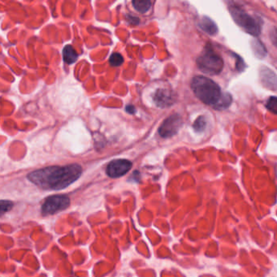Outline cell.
Here are the masks:
<instances>
[{
    "instance_id": "6da1fadb",
    "label": "cell",
    "mask_w": 277,
    "mask_h": 277,
    "mask_svg": "<svg viewBox=\"0 0 277 277\" xmlns=\"http://www.w3.org/2000/svg\"><path fill=\"white\" fill-rule=\"evenodd\" d=\"M82 168L73 163L65 166H51L28 175L29 181L45 190H61L74 183L82 176Z\"/></svg>"
},
{
    "instance_id": "7a4b0ae2",
    "label": "cell",
    "mask_w": 277,
    "mask_h": 277,
    "mask_svg": "<svg viewBox=\"0 0 277 277\" xmlns=\"http://www.w3.org/2000/svg\"><path fill=\"white\" fill-rule=\"evenodd\" d=\"M191 88L197 98L203 103L213 107L216 105L222 95L220 87L212 80L203 76H198L192 80Z\"/></svg>"
},
{
    "instance_id": "3957f363",
    "label": "cell",
    "mask_w": 277,
    "mask_h": 277,
    "mask_svg": "<svg viewBox=\"0 0 277 277\" xmlns=\"http://www.w3.org/2000/svg\"><path fill=\"white\" fill-rule=\"evenodd\" d=\"M198 67L202 72L208 75H217L224 68V61L221 56L210 48H206L197 60Z\"/></svg>"
},
{
    "instance_id": "277c9868",
    "label": "cell",
    "mask_w": 277,
    "mask_h": 277,
    "mask_svg": "<svg viewBox=\"0 0 277 277\" xmlns=\"http://www.w3.org/2000/svg\"><path fill=\"white\" fill-rule=\"evenodd\" d=\"M230 12L236 23L246 31L247 33L254 36L259 35L260 26L256 19L252 17L250 15L245 12L244 10L237 6L231 7Z\"/></svg>"
},
{
    "instance_id": "5b68a950",
    "label": "cell",
    "mask_w": 277,
    "mask_h": 277,
    "mask_svg": "<svg viewBox=\"0 0 277 277\" xmlns=\"http://www.w3.org/2000/svg\"><path fill=\"white\" fill-rule=\"evenodd\" d=\"M69 205L70 199L68 196L63 194L50 196L42 204L41 212L42 215H52L65 210Z\"/></svg>"
},
{
    "instance_id": "8992f818",
    "label": "cell",
    "mask_w": 277,
    "mask_h": 277,
    "mask_svg": "<svg viewBox=\"0 0 277 277\" xmlns=\"http://www.w3.org/2000/svg\"><path fill=\"white\" fill-rule=\"evenodd\" d=\"M182 124L183 121L179 115H172L162 123L158 129V133L163 138H171L178 133Z\"/></svg>"
},
{
    "instance_id": "52a82bcc",
    "label": "cell",
    "mask_w": 277,
    "mask_h": 277,
    "mask_svg": "<svg viewBox=\"0 0 277 277\" xmlns=\"http://www.w3.org/2000/svg\"><path fill=\"white\" fill-rule=\"evenodd\" d=\"M131 168L132 163L128 159H116L107 166V174L112 178H118L128 173Z\"/></svg>"
},
{
    "instance_id": "ba28073f",
    "label": "cell",
    "mask_w": 277,
    "mask_h": 277,
    "mask_svg": "<svg viewBox=\"0 0 277 277\" xmlns=\"http://www.w3.org/2000/svg\"><path fill=\"white\" fill-rule=\"evenodd\" d=\"M174 98L173 92L167 89L158 90L154 96V103L159 107H169L174 103Z\"/></svg>"
},
{
    "instance_id": "9c48e42d",
    "label": "cell",
    "mask_w": 277,
    "mask_h": 277,
    "mask_svg": "<svg viewBox=\"0 0 277 277\" xmlns=\"http://www.w3.org/2000/svg\"><path fill=\"white\" fill-rule=\"evenodd\" d=\"M261 79L263 81L264 86L268 87V88L274 89L276 90L277 86V77L274 72L269 68L263 67L260 71Z\"/></svg>"
},
{
    "instance_id": "30bf717a",
    "label": "cell",
    "mask_w": 277,
    "mask_h": 277,
    "mask_svg": "<svg viewBox=\"0 0 277 277\" xmlns=\"http://www.w3.org/2000/svg\"><path fill=\"white\" fill-rule=\"evenodd\" d=\"M199 27L210 35L216 34L218 32L216 24L208 17H203L199 21Z\"/></svg>"
},
{
    "instance_id": "8fae6325",
    "label": "cell",
    "mask_w": 277,
    "mask_h": 277,
    "mask_svg": "<svg viewBox=\"0 0 277 277\" xmlns=\"http://www.w3.org/2000/svg\"><path fill=\"white\" fill-rule=\"evenodd\" d=\"M77 56H78V55H77L76 50L72 46L68 45L63 48V61H65L66 63H68V64L74 63L75 61H77Z\"/></svg>"
},
{
    "instance_id": "7c38bea8",
    "label": "cell",
    "mask_w": 277,
    "mask_h": 277,
    "mask_svg": "<svg viewBox=\"0 0 277 277\" xmlns=\"http://www.w3.org/2000/svg\"><path fill=\"white\" fill-rule=\"evenodd\" d=\"M232 101H233V98H232V96L229 93H222L221 97H220L219 100L218 101V103H216V105L214 107L215 109L218 110L225 109V108L230 106Z\"/></svg>"
},
{
    "instance_id": "4fadbf2b",
    "label": "cell",
    "mask_w": 277,
    "mask_h": 277,
    "mask_svg": "<svg viewBox=\"0 0 277 277\" xmlns=\"http://www.w3.org/2000/svg\"><path fill=\"white\" fill-rule=\"evenodd\" d=\"M133 7L138 12L145 13L149 11L152 6V2L148 0H135L133 1Z\"/></svg>"
},
{
    "instance_id": "5bb4252c",
    "label": "cell",
    "mask_w": 277,
    "mask_h": 277,
    "mask_svg": "<svg viewBox=\"0 0 277 277\" xmlns=\"http://www.w3.org/2000/svg\"><path fill=\"white\" fill-rule=\"evenodd\" d=\"M252 47H253V51L257 57L263 58L267 55V50H266L265 47L259 41H254L252 42Z\"/></svg>"
},
{
    "instance_id": "9a60e30c",
    "label": "cell",
    "mask_w": 277,
    "mask_h": 277,
    "mask_svg": "<svg viewBox=\"0 0 277 277\" xmlns=\"http://www.w3.org/2000/svg\"><path fill=\"white\" fill-rule=\"evenodd\" d=\"M13 206H14V204H13L12 201L0 200V218L3 215L10 212L13 208Z\"/></svg>"
},
{
    "instance_id": "2e32d148",
    "label": "cell",
    "mask_w": 277,
    "mask_h": 277,
    "mask_svg": "<svg viewBox=\"0 0 277 277\" xmlns=\"http://www.w3.org/2000/svg\"><path fill=\"white\" fill-rule=\"evenodd\" d=\"M110 64L115 67L122 65L123 63V56L120 53H113L110 57Z\"/></svg>"
},
{
    "instance_id": "e0dca14e",
    "label": "cell",
    "mask_w": 277,
    "mask_h": 277,
    "mask_svg": "<svg viewBox=\"0 0 277 277\" xmlns=\"http://www.w3.org/2000/svg\"><path fill=\"white\" fill-rule=\"evenodd\" d=\"M206 125H207V122H206L204 117H198L193 123V128L197 132H203L205 129Z\"/></svg>"
},
{
    "instance_id": "ac0fdd59",
    "label": "cell",
    "mask_w": 277,
    "mask_h": 277,
    "mask_svg": "<svg viewBox=\"0 0 277 277\" xmlns=\"http://www.w3.org/2000/svg\"><path fill=\"white\" fill-rule=\"evenodd\" d=\"M266 107L268 108L269 111L273 112V113L277 114V99L276 97H271L269 99H268V103L266 104Z\"/></svg>"
},
{
    "instance_id": "d6986e66",
    "label": "cell",
    "mask_w": 277,
    "mask_h": 277,
    "mask_svg": "<svg viewBox=\"0 0 277 277\" xmlns=\"http://www.w3.org/2000/svg\"><path fill=\"white\" fill-rule=\"evenodd\" d=\"M126 112L130 113V114H133L135 112V108L133 106H131V105H128V107H126Z\"/></svg>"
}]
</instances>
